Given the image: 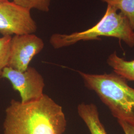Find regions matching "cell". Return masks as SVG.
I'll return each mask as SVG.
<instances>
[{
    "label": "cell",
    "instance_id": "cell-1",
    "mask_svg": "<svg viewBox=\"0 0 134 134\" xmlns=\"http://www.w3.org/2000/svg\"><path fill=\"white\" fill-rule=\"evenodd\" d=\"M66 127L62 107L45 94L25 103L12 99L5 110L3 134H64Z\"/></svg>",
    "mask_w": 134,
    "mask_h": 134
},
{
    "label": "cell",
    "instance_id": "cell-2",
    "mask_svg": "<svg viewBox=\"0 0 134 134\" xmlns=\"http://www.w3.org/2000/svg\"><path fill=\"white\" fill-rule=\"evenodd\" d=\"M85 86L94 91L117 120L134 125V88L115 72L96 75L79 71Z\"/></svg>",
    "mask_w": 134,
    "mask_h": 134
},
{
    "label": "cell",
    "instance_id": "cell-3",
    "mask_svg": "<svg viewBox=\"0 0 134 134\" xmlns=\"http://www.w3.org/2000/svg\"><path fill=\"white\" fill-rule=\"evenodd\" d=\"M115 8L108 5L100 21L90 29L70 34H55L50 38L55 49L72 45L80 41L99 40L100 36L112 37L123 41L130 47H134V30L127 18Z\"/></svg>",
    "mask_w": 134,
    "mask_h": 134
},
{
    "label": "cell",
    "instance_id": "cell-4",
    "mask_svg": "<svg viewBox=\"0 0 134 134\" xmlns=\"http://www.w3.org/2000/svg\"><path fill=\"white\" fill-rule=\"evenodd\" d=\"M37 28L30 10L9 1L0 3V34L3 36L34 34Z\"/></svg>",
    "mask_w": 134,
    "mask_h": 134
},
{
    "label": "cell",
    "instance_id": "cell-5",
    "mask_svg": "<svg viewBox=\"0 0 134 134\" xmlns=\"http://www.w3.org/2000/svg\"><path fill=\"white\" fill-rule=\"evenodd\" d=\"M2 78L7 79L14 90L19 92L23 103L38 100L44 94L43 77L34 67H29L24 72L5 67Z\"/></svg>",
    "mask_w": 134,
    "mask_h": 134
},
{
    "label": "cell",
    "instance_id": "cell-6",
    "mask_svg": "<svg viewBox=\"0 0 134 134\" xmlns=\"http://www.w3.org/2000/svg\"><path fill=\"white\" fill-rule=\"evenodd\" d=\"M44 46L43 40L34 34L15 35L12 37L7 67L25 71L32 59Z\"/></svg>",
    "mask_w": 134,
    "mask_h": 134
},
{
    "label": "cell",
    "instance_id": "cell-7",
    "mask_svg": "<svg viewBox=\"0 0 134 134\" xmlns=\"http://www.w3.org/2000/svg\"><path fill=\"white\" fill-rule=\"evenodd\" d=\"M77 113L86 125L90 134H107L95 104L81 103L77 106Z\"/></svg>",
    "mask_w": 134,
    "mask_h": 134
},
{
    "label": "cell",
    "instance_id": "cell-8",
    "mask_svg": "<svg viewBox=\"0 0 134 134\" xmlns=\"http://www.w3.org/2000/svg\"><path fill=\"white\" fill-rule=\"evenodd\" d=\"M107 62L115 73L127 81H134V60H125L114 52L109 56Z\"/></svg>",
    "mask_w": 134,
    "mask_h": 134
},
{
    "label": "cell",
    "instance_id": "cell-9",
    "mask_svg": "<svg viewBox=\"0 0 134 134\" xmlns=\"http://www.w3.org/2000/svg\"><path fill=\"white\" fill-rule=\"evenodd\" d=\"M108 5L119 10L129 21L134 30V0H101Z\"/></svg>",
    "mask_w": 134,
    "mask_h": 134
},
{
    "label": "cell",
    "instance_id": "cell-10",
    "mask_svg": "<svg viewBox=\"0 0 134 134\" xmlns=\"http://www.w3.org/2000/svg\"><path fill=\"white\" fill-rule=\"evenodd\" d=\"M11 39L10 36L0 37V79H2L3 70L8 66Z\"/></svg>",
    "mask_w": 134,
    "mask_h": 134
},
{
    "label": "cell",
    "instance_id": "cell-11",
    "mask_svg": "<svg viewBox=\"0 0 134 134\" xmlns=\"http://www.w3.org/2000/svg\"><path fill=\"white\" fill-rule=\"evenodd\" d=\"M51 0H13L16 4L24 9L30 10L36 9L44 12L49 10Z\"/></svg>",
    "mask_w": 134,
    "mask_h": 134
},
{
    "label": "cell",
    "instance_id": "cell-12",
    "mask_svg": "<svg viewBox=\"0 0 134 134\" xmlns=\"http://www.w3.org/2000/svg\"><path fill=\"white\" fill-rule=\"evenodd\" d=\"M118 122L125 134H134V125L123 120H118Z\"/></svg>",
    "mask_w": 134,
    "mask_h": 134
},
{
    "label": "cell",
    "instance_id": "cell-13",
    "mask_svg": "<svg viewBox=\"0 0 134 134\" xmlns=\"http://www.w3.org/2000/svg\"><path fill=\"white\" fill-rule=\"evenodd\" d=\"M9 1V0H0V3H3V2H5Z\"/></svg>",
    "mask_w": 134,
    "mask_h": 134
}]
</instances>
